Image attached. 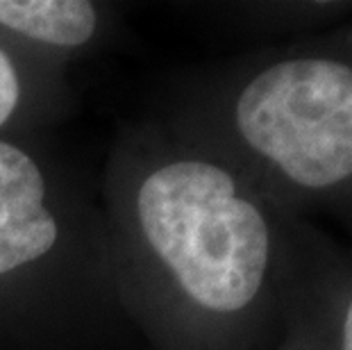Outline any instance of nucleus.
I'll return each mask as SVG.
<instances>
[{"label": "nucleus", "instance_id": "obj_1", "mask_svg": "<svg viewBox=\"0 0 352 350\" xmlns=\"http://www.w3.org/2000/svg\"><path fill=\"white\" fill-rule=\"evenodd\" d=\"M100 210L114 292L155 350H245L284 271L275 203L168 123L116 139Z\"/></svg>", "mask_w": 352, "mask_h": 350}, {"label": "nucleus", "instance_id": "obj_2", "mask_svg": "<svg viewBox=\"0 0 352 350\" xmlns=\"http://www.w3.org/2000/svg\"><path fill=\"white\" fill-rule=\"evenodd\" d=\"M121 323L100 200L34 139L0 137V350H85Z\"/></svg>", "mask_w": 352, "mask_h": 350}, {"label": "nucleus", "instance_id": "obj_3", "mask_svg": "<svg viewBox=\"0 0 352 350\" xmlns=\"http://www.w3.org/2000/svg\"><path fill=\"white\" fill-rule=\"evenodd\" d=\"M168 125L234 164L271 203L336 189L352 180V66L277 57Z\"/></svg>", "mask_w": 352, "mask_h": 350}, {"label": "nucleus", "instance_id": "obj_4", "mask_svg": "<svg viewBox=\"0 0 352 350\" xmlns=\"http://www.w3.org/2000/svg\"><path fill=\"white\" fill-rule=\"evenodd\" d=\"M109 7L91 0H0V39L69 66L107 36Z\"/></svg>", "mask_w": 352, "mask_h": 350}, {"label": "nucleus", "instance_id": "obj_5", "mask_svg": "<svg viewBox=\"0 0 352 350\" xmlns=\"http://www.w3.org/2000/svg\"><path fill=\"white\" fill-rule=\"evenodd\" d=\"M64 64L0 39V137L34 139L66 105Z\"/></svg>", "mask_w": 352, "mask_h": 350}, {"label": "nucleus", "instance_id": "obj_6", "mask_svg": "<svg viewBox=\"0 0 352 350\" xmlns=\"http://www.w3.org/2000/svg\"><path fill=\"white\" fill-rule=\"evenodd\" d=\"M341 350H352V298L341 318Z\"/></svg>", "mask_w": 352, "mask_h": 350}]
</instances>
